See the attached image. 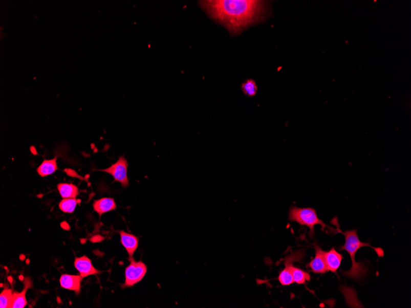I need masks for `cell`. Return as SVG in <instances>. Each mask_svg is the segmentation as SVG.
Instances as JSON below:
<instances>
[{"label":"cell","instance_id":"cell-1","mask_svg":"<svg viewBox=\"0 0 411 308\" xmlns=\"http://www.w3.org/2000/svg\"><path fill=\"white\" fill-rule=\"evenodd\" d=\"M200 5L212 19L226 27L231 35H239L252 24L264 20L269 9L266 2L248 0L201 1Z\"/></svg>","mask_w":411,"mask_h":308},{"label":"cell","instance_id":"cell-2","mask_svg":"<svg viewBox=\"0 0 411 308\" xmlns=\"http://www.w3.org/2000/svg\"><path fill=\"white\" fill-rule=\"evenodd\" d=\"M333 222L334 224L337 226L336 232L342 234L345 238V245L341 246L339 250L341 251H346L349 253L352 259V268L349 271H342V274L344 276L349 277V278L357 280L361 279L362 277L366 275L368 270L364 263L355 261V255L358 250L363 248V247H370V248L373 249L376 251L377 255L379 257H383L384 256V252L381 248H374L370 244L361 242L359 239L357 229L347 230L345 232H343L339 228V225L336 224L334 221Z\"/></svg>","mask_w":411,"mask_h":308},{"label":"cell","instance_id":"cell-3","mask_svg":"<svg viewBox=\"0 0 411 308\" xmlns=\"http://www.w3.org/2000/svg\"><path fill=\"white\" fill-rule=\"evenodd\" d=\"M289 221L297 222L300 225H305L310 229L309 236L312 238L314 236V227L316 225L321 226L322 230L328 228L331 232L336 231V229L330 227L318 218L316 210L313 208H299L296 206H291L289 209Z\"/></svg>","mask_w":411,"mask_h":308},{"label":"cell","instance_id":"cell-4","mask_svg":"<svg viewBox=\"0 0 411 308\" xmlns=\"http://www.w3.org/2000/svg\"><path fill=\"white\" fill-rule=\"evenodd\" d=\"M131 262L125 270V282L122 288H132L144 279L147 271V267L142 261H136L135 259L129 258Z\"/></svg>","mask_w":411,"mask_h":308},{"label":"cell","instance_id":"cell-5","mask_svg":"<svg viewBox=\"0 0 411 308\" xmlns=\"http://www.w3.org/2000/svg\"><path fill=\"white\" fill-rule=\"evenodd\" d=\"M127 166L128 163L127 160L123 156H121L117 162L113 164L111 167L98 170L109 173L114 178L115 182H120L123 188H126L129 185V178L127 176Z\"/></svg>","mask_w":411,"mask_h":308},{"label":"cell","instance_id":"cell-6","mask_svg":"<svg viewBox=\"0 0 411 308\" xmlns=\"http://www.w3.org/2000/svg\"><path fill=\"white\" fill-rule=\"evenodd\" d=\"M300 254L301 253L299 252V253L296 252L289 255V257L286 258L285 261V265L290 270L294 282H296L298 284H304L306 281H309L311 279L310 274L293 266V261L296 260V258L299 257Z\"/></svg>","mask_w":411,"mask_h":308},{"label":"cell","instance_id":"cell-7","mask_svg":"<svg viewBox=\"0 0 411 308\" xmlns=\"http://www.w3.org/2000/svg\"><path fill=\"white\" fill-rule=\"evenodd\" d=\"M74 266L83 278L91 275H97V274L101 273V271L94 268L91 259L86 255L76 258Z\"/></svg>","mask_w":411,"mask_h":308},{"label":"cell","instance_id":"cell-8","mask_svg":"<svg viewBox=\"0 0 411 308\" xmlns=\"http://www.w3.org/2000/svg\"><path fill=\"white\" fill-rule=\"evenodd\" d=\"M313 246L315 249V256L308 266L315 273L325 274L328 271L325 258V251L316 243H313Z\"/></svg>","mask_w":411,"mask_h":308},{"label":"cell","instance_id":"cell-9","mask_svg":"<svg viewBox=\"0 0 411 308\" xmlns=\"http://www.w3.org/2000/svg\"><path fill=\"white\" fill-rule=\"evenodd\" d=\"M83 279L80 274V275L62 274L59 282L61 288L74 291L76 295H79L81 293V282Z\"/></svg>","mask_w":411,"mask_h":308},{"label":"cell","instance_id":"cell-10","mask_svg":"<svg viewBox=\"0 0 411 308\" xmlns=\"http://www.w3.org/2000/svg\"><path fill=\"white\" fill-rule=\"evenodd\" d=\"M121 238V243L128 253L129 258L133 257L134 254L138 248L139 238L132 234L125 232L123 230L118 231Z\"/></svg>","mask_w":411,"mask_h":308},{"label":"cell","instance_id":"cell-11","mask_svg":"<svg viewBox=\"0 0 411 308\" xmlns=\"http://www.w3.org/2000/svg\"><path fill=\"white\" fill-rule=\"evenodd\" d=\"M24 288L20 293L13 292V301L11 308H24L27 304L26 295L29 289L33 288V283L31 279L26 277L23 280Z\"/></svg>","mask_w":411,"mask_h":308},{"label":"cell","instance_id":"cell-12","mask_svg":"<svg viewBox=\"0 0 411 308\" xmlns=\"http://www.w3.org/2000/svg\"><path fill=\"white\" fill-rule=\"evenodd\" d=\"M93 206L94 211L98 213L100 218L104 213L112 211L117 207L114 198L112 197H102L99 200L94 201Z\"/></svg>","mask_w":411,"mask_h":308},{"label":"cell","instance_id":"cell-13","mask_svg":"<svg viewBox=\"0 0 411 308\" xmlns=\"http://www.w3.org/2000/svg\"><path fill=\"white\" fill-rule=\"evenodd\" d=\"M325 258L328 271L336 273L342 262L343 255L337 252L333 248L330 251L325 252Z\"/></svg>","mask_w":411,"mask_h":308},{"label":"cell","instance_id":"cell-14","mask_svg":"<svg viewBox=\"0 0 411 308\" xmlns=\"http://www.w3.org/2000/svg\"><path fill=\"white\" fill-rule=\"evenodd\" d=\"M58 169L57 157L50 160H45L37 168V172L42 178L53 174Z\"/></svg>","mask_w":411,"mask_h":308},{"label":"cell","instance_id":"cell-15","mask_svg":"<svg viewBox=\"0 0 411 308\" xmlns=\"http://www.w3.org/2000/svg\"><path fill=\"white\" fill-rule=\"evenodd\" d=\"M57 190L63 199L76 198L79 195L78 188L72 184H67V183L59 184L57 185Z\"/></svg>","mask_w":411,"mask_h":308},{"label":"cell","instance_id":"cell-16","mask_svg":"<svg viewBox=\"0 0 411 308\" xmlns=\"http://www.w3.org/2000/svg\"><path fill=\"white\" fill-rule=\"evenodd\" d=\"M13 301V292L12 289L5 286L0 294V307L11 308Z\"/></svg>","mask_w":411,"mask_h":308},{"label":"cell","instance_id":"cell-17","mask_svg":"<svg viewBox=\"0 0 411 308\" xmlns=\"http://www.w3.org/2000/svg\"><path fill=\"white\" fill-rule=\"evenodd\" d=\"M77 203L76 198H65L60 201L59 207L63 212L72 213L75 211Z\"/></svg>","mask_w":411,"mask_h":308},{"label":"cell","instance_id":"cell-18","mask_svg":"<svg viewBox=\"0 0 411 308\" xmlns=\"http://www.w3.org/2000/svg\"><path fill=\"white\" fill-rule=\"evenodd\" d=\"M242 89L245 95L248 97H254L256 95L258 88L255 81L249 79L242 84Z\"/></svg>","mask_w":411,"mask_h":308},{"label":"cell","instance_id":"cell-19","mask_svg":"<svg viewBox=\"0 0 411 308\" xmlns=\"http://www.w3.org/2000/svg\"><path fill=\"white\" fill-rule=\"evenodd\" d=\"M278 280L281 284L284 286L289 285L294 283L291 271L287 267H285V269L280 272Z\"/></svg>","mask_w":411,"mask_h":308}]
</instances>
